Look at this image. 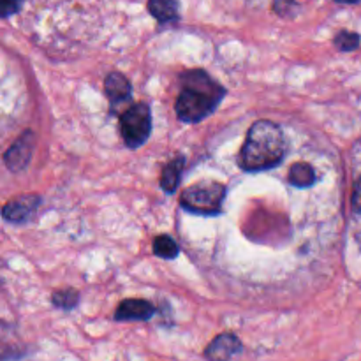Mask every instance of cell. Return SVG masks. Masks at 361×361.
<instances>
[{
  "mask_svg": "<svg viewBox=\"0 0 361 361\" xmlns=\"http://www.w3.org/2000/svg\"><path fill=\"white\" fill-rule=\"evenodd\" d=\"M226 95L210 74L201 69H190L182 74V90L175 102V111L180 122L200 123L212 115Z\"/></svg>",
  "mask_w": 361,
  "mask_h": 361,
  "instance_id": "6da1fadb",
  "label": "cell"
},
{
  "mask_svg": "<svg viewBox=\"0 0 361 361\" xmlns=\"http://www.w3.org/2000/svg\"><path fill=\"white\" fill-rule=\"evenodd\" d=\"M286 157V140L281 126L271 120H257L250 126L238 154V166L247 173L277 168Z\"/></svg>",
  "mask_w": 361,
  "mask_h": 361,
  "instance_id": "7a4b0ae2",
  "label": "cell"
},
{
  "mask_svg": "<svg viewBox=\"0 0 361 361\" xmlns=\"http://www.w3.org/2000/svg\"><path fill=\"white\" fill-rule=\"evenodd\" d=\"M226 185L219 182H203L183 189L180 196V207L189 214L204 215H221L226 200Z\"/></svg>",
  "mask_w": 361,
  "mask_h": 361,
  "instance_id": "3957f363",
  "label": "cell"
},
{
  "mask_svg": "<svg viewBox=\"0 0 361 361\" xmlns=\"http://www.w3.org/2000/svg\"><path fill=\"white\" fill-rule=\"evenodd\" d=\"M120 134L130 150L147 143L152 134V111L147 102H134L120 115Z\"/></svg>",
  "mask_w": 361,
  "mask_h": 361,
  "instance_id": "277c9868",
  "label": "cell"
},
{
  "mask_svg": "<svg viewBox=\"0 0 361 361\" xmlns=\"http://www.w3.org/2000/svg\"><path fill=\"white\" fill-rule=\"evenodd\" d=\"M35 147V134L32 130H25L13 145L4 154V164L7 169L18 173L23 171L32 161V154H34Z\"/></svg>",
  "mask_w": 361,
  "mask_h": 361,
  "instance_id": "5b68a950",
  "label": "cell"
},
{
  "mask_svg": "<svg viewBox=\"0 0 361 361\" xmlns=\"http://www.w3.org/2000/svg\"><path fill=\"white\" fill-rule=\"evenodd\" d=\"M41 201L42 197L39 194H25V196L7 201L2 208L4 221L11 224H25L34 217Z\"/></svg>",
  "mask_w": 361,
  "mask_h": 361,
  "instance_id": "8992f818",
  "label": "cell"
},
{
  "mask_svg": "<svg viewBox=\"0 0 361 361\" xmlns=\"http://www.w3.org/2000/svg\"><path fill=\"white\" fill-rule=\"evenodd\" d=\"M242 342L235 334H221L204 349V358L208 361H231L233 356L242 351Z\"/></svg>",
  "mask_w": 361,
  "mask_h": 361,
  "instance_id": "52a82bcc",
  "label": "cell"
},
{
  "mask_svg": "<svg viewBox=\"0 0 361 361\" xmlns=\"http://www.w3.org/2000/svg\"><path fill=\"white\" fill-rule=\"evenodd\" d=\"M155 312V305L148 300L129 298L116 307L115 321H150Z\"/></svg>",
  "mask_w": 361,
  "mask_h": 361,
  "instance_id": "ba28073f",
  "label": "cell"
},
{
  "mask_svg": "<svg viewBox=\"0 0 361 361\" xmlns=\"http://www.w3.org/2000/svg\"><path fill=\"white\" fill-rule=\"evenodd\" d=\"M104 92L111 104H118V102L129 101L130 95H133V87H130V81L122 73L113 71L106 76Z\"/></svg>",
  "mask_w": 361,
  "mask_h": 361,
  "instance_id": "9c48e42d",
  "label": "cell"
},
{
  "mask_svg": "<svg viewBox=\"0 0 361 361\" xmlns=\"http://www.w3.org/2000/svg\"><path fill=\"white\" fill-rule=\"evenodd\" d=\"M183 168H185V157L183 155H176L175 159L164 166L161 173V189L166 194H175L178 189L180 182H182Z\"/></svg>",
  "mask_w": 361,
  "mask_h": 361,
  "instance_id": "30bf717a",
  "label": "cell"
},
{
  "mask_svg": "<svg viewBox=\"0 0 361 361\" xmlns=\"http://www.w3.org/2000/svg\"><path fill=\"white\" fill-rule=\"evenodd\" d=\"M147 9L161 25L171 23V21H176L180 18V4L171 2V0H150L147 4Z\"/></svg>",
  "mask_w": 361,
  "mask_h": 361,
  "instance_id": "8fae6325",
  "label": "cell"
},
{
  "mask_svg": "<svg viewBox=\"0 0 361 361\" xmlns=\"http://www.w3.org/2000/svg\"><path fill=\"white\" fill-rule=\"evenodd\" d=\"M288 180L296 189H307V187H312L314 182H316V171L307 162H296L289 168Z\"/></svg>",
  "mask_w": 361,
  "mask_h": 361,
  "instance_id": "7c38bea8",
  "label": "cell"
},
{
  "mask_svg": "<svg viewBox=\"0 0 361 361\" xmlns=\"http://www.w3.org/2000/svg\"><path fill=\"white\" fill-rule=\"evenodd\" d=\"M152 250L157 257L161 259H175L180 254V247L175 240L169 235H159L155 236L154 242H152Z\"/></svg>",
  "mask_w": 361,
  "mask_h": 361,
  "instance_id": "4fadbf2b",
  "label": "cell"
},
{
  "mask_svg": "<svg viewBox=\"0 0 361 361\" xmlns=\"http://www.w3.org/2000/svg\"><path fill=\"white\" fill-rule=\"evenodd\" d=\"M51 303L60 310H74L80 305V293L74 288L59 289L51 295Z\"/></svg>",
  "mask_w": 361,
  "mask_h": 361,
  "instance_id": "5bb4252c",
  "label": "cell"
},
{
  "mask_svg": "<svg viewBox=\"0 0 361 361\" xmlns=\"http://www.w3.org/2000/svg\"><path fill=\"white\" fill-rule=\"evenodd\" d=\"M334 42H335V46L341 49V51L349 53V51H355V49H358L361 37H360V34H356V32L341 30L337 35H335Z\"/></svg>",
  "mask_w": 361,
  "mask_h": 361,
  "instance_id": "9a60e30c",
  "label": "cell"
},
{
  "mask_svg": "<svg viewBox=\"0 0 361 361\" xmlns=\"http://www.w3.org/2000/svg\"><path fill=\"white\" fill-rule=\"evenodd\" d=\"M351 208L353 212H356V214H361V178L355 183V187H353Z\"/></svg>",
  "mask_w": 361,
  "mask_h": 361,
  "instance_id": "2e32d148",
  "label": "cell"
},
{
  "mask_svg": "<svg viewBox=\"0 0 361 361\" xmlns=\"http://www.w3.org/2000/svg\"><path fill=\"white\" fill-rule=\"evenodd\" d=\"M21 7H23V4H21V2H18V4H14V2H6L2 7H0V16H2V18L11 16V14L18 13V11H20Z\"/></svg>",
  "mask_w": 361,
  "mask_h": 361,
  "instance_id": "e0dca14e",
  "label": "cell"
},
{
  "mask_svg": "<svg viewBox=\"0 0 361 361\" xmlns=\"http://www.w3.org/2000/svg\"><path fill=\"white\" fill-rule=\"evenodd\" d=\"M274 9L277 11L279 16H288V13H286V11L296 9V4L295 2H275Z\"/></svg>",
  "mask_w": 361,
  "mask_h": 361,
  "instance_id": "ac0fdd59",
  "label": "cell"
}]
</instances>
